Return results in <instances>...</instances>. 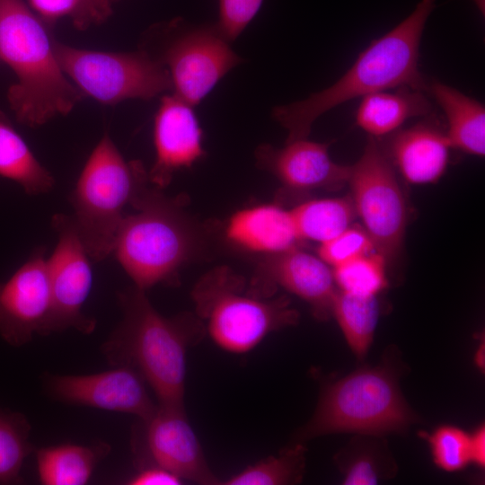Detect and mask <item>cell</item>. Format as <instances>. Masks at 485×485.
<instances>
[{
  "label": "cell",
  "instance_id": "cell-1",
  "mask_svg": "<svg viewBox=\"0 0 485 485\" xmlns=\"http://www.w3.org/2000/svg\"><path fill=\"white\" fill-rule=\"evenodd\" d=\"M435 5L436 0H420L403 21L372 41L331 86L274 107L273 119L287 131L286 143L307 138L320 116L350 100L399 87L428 92L429 83L419 70V55L422 33Z\"/></svg>",
  "mask_w": 485,
  "mask_h": 485
},
{
  "label": "cell",
  "instance_id": "cell-2",
  "mask_svg": "<svg viewBox=\"0 0 485 485\" xmlns=\"http://www.w3.org/2000/svg\"><path fill=\"white\" fill-rule=\"evenodd\" d=\"M146 292L134 286L119 293L123 317L101 350L110 365L137 371L158 404L184 407L187 353L207 335L205 327L189 313L163 316Z\"/></svg>",
  "mask_w": 485,
  "mask_h": 485
},
{
  "label": "cell",
  "instance_id": "cell-3",
  "mask_svg": "<svg viewBox=\"0 0 485 485\" xmlns=\"http://www.w3.org/2000/svg\"><path fill=\"white\" fill-rule=\"evenodd\" d=\"M407 369L398 348L390 346L376 366L324 384L313 414L291 442L304 444L335 433L385 436L408 431L419 419L400 386Z\"/></svg>",
  "mask_w": 485,
  "mask_h": 485
},
{
  "label": "cell",
  "instance_id": "cell-4",
  "mask_svg": "<svg viewBox=\"0 0 485 485\" xmlns=\"http://www.w3.org/2000/svg\"><path fill=\"white\" fill-rule=\"evenodd\" d=\"M0 61L16 75L7 97L24 125L38 127L66 115L84 96L61 69L54 41L22 0H0Z\"/></svg>",
  "mask_w": 485,
  "mask_h": 485
},
{
  "label": "cell",
  "instance_id": "cell-5",
  "mask_svg": "<svg viewBox=\"0 0 485 485\" xmlns=\"http://www.w3.org/2000/svg\"><path fill=\"white\" fill-rule=\"evenodd\" d=\"M150 184L147 172L129 204L137 212L125 215L112 251L135 287L145 291L176 281L179 269L198 243L181 200L165 197L161 189Z\"/></svg>",
  "mask_w": 485,
  "mask_h": 485
},
{
  "label": "cell",
  "instance_id": "cell-6",
  "mask_svg": "<svg viewBox=\"0 0 485 485\" xmlns=\"http://www.w3.org/2000/svg\"><path fill=\"white\" fill-rule=\"evenodd\" d=\"M191 295L206 334L228 353H248L269 334L295 325L299 319L286 296L258 295L246 289L242 278L225 267L201 278Z\"/></svg>",
  "mask_w": 485,
  "mask_h": 485
},
{
  "label": "cell",
  "instance_id": "cell-7",
  "mask_svg": "<svg viewBox=\"0 0 485 485\" xmlns=\"http://www.w3.org/2000/svg\"><path fill=\"white\" fill-rule=\"evenodd\" d=\"M146 172L140 161H126L107 133L88 157L71 203L79 236L93 261L112 253L124 208Z\"/></svg>",
  "mask_w": 485,
  "mask_h": 485
},
{
  "label": "cell",
  "instance_id": "cell-8",
  "mask_svg": "<svg viewBox=\"0 0 485 485\" xmlns=\"http://www.w3.org/2000/svg\"><path fill=\"white\" fill-rule=\"evenodd\" d=\"M54 49L66 75L83 94L101 103L150 100L172 90L166 68L144 49L131 53L104 52L57 41Z\"/></svg>",
  "mask_w": 485,
  "mask_h": 485
},
{
  "label": "cell",
  "instance_id": "cell-9",
  "mask_svg": "<svg viewBox=\"0 0 485 485\" xmlns=\"http://www.w3.org/2000/svg\"><path fill=\"white\" fill-rule=\"evenodd\" d=\"M157 32V48L143 49L166 68L173 94L193 107L242 62L216 24L175 22Z\"/></svg>",
  "mask_w": 485,
  "mask_h": 485
},
{
  "label": "cell",
  "instance_id": "cell-10",
  "mask_svg": "<svg viewBox=\"0 0 485 485\" xmlns=\"http://www.w3.org/2000/svg\"><path fill=\"white\" fill-rule=\"evenodd\" d=\"M348 184L357 215L375 250L386 263L400 255L407 225V206L394 167L375 137L368 136Z\"/></svg>",
  "mask_w": 485,
  "mask_h": 485
},
{
  "label": "cell",
  "instance_id": "cell-11",
  "mask_svg": "<svg viewBox=\"0 0 485 485\" xmlns=\"http://www.w3.org/2000/svg\"><path fill=\"white\" fill-rule=\"evenodd\" d=\"M51 224L57 234V242L47 258L51 295L48 335L71 328L91 334L96 321L83 312L93 283L90 257L72 216L56 214Z\"/></svg>",
  "mask_w": 485,
  "mask_h": 485
},
{
  "label": "cell",
  "instance_id": "cell-12",
  "mask_svg": "<svg viewBox=\"0 0 485 485\" xmlns=\"http://www.w3.org/2000/svg\"><path fill=\"white\" fill-rule=\"evenodd\" d=\"M51 295L45 249L39 248L7 280L0 282V336L21 347L35 334L48 335Z\"/></svg>",
  "mask_w": 485,
  "mask_h": 485
},
{
  "label": "cell",
  "instance_id": "cell-13",
  "mask_svg": "<svg viewBox=\"0 0 485 485\" xmlns=\"http://www.w3.org/2000/svg\"><path fill=\"white\" fill-rule=\"evenodd\" d=\"M49 396L56 401L99 410L150 418L157 408L150 398L142 375L128 366L83 375H48Z\"/></svg>",
  "mask_w": 485,
  "mask_h": 485
},
{
  "label": "cell",
  "instance_id": "cell-14",
  "mask_svg": "<svg viewBox=\"0 0 485 485\" xmlns=\"http://www.w3.org/2000/svg\"><path fill=\"white\" fill-rule=\"evenodd\" d=\"M143 424L142 465L154 464L182 481L198 484H221L205 458L201 445L185 412V407L157 404Z\"/></svg>",
  "mask_w": 485,
  "mask_h": 485
},
{
  "label": "cell",
  "instance_id": "cell-15",
  "mask_svg": "<svg viewBox=\"0 0 485 485\" xmlns=\"http://www.w3.org/2000/svg\"><path fill=\"white\" fill-rule=\"evenodd\" d=\"M278 287L305 301L316 319L326 321L331 316L338 287L332 270L321 258L298 247L266 255L250 290L258 295L271 296Z\"/></svg>",
  "mask_w": 485,
  "mask_h": 485
},
{
  "label": "cell",
  "instance_id": "cell-16",
  "mask_svg": "<svg viewBox=\"0 0 485 485\" xmlns=\"http://www.w3.org/2000/svg\"><path fill=\"white\" fill-rule=\"evenodd\" d=\"M153 135L155 160L148 179L158 189L168 186L177 171L190 167L205 154L193 106L173 93L161 99Z\"/></svg>",
  "mask_w": 485,
  "mask_h": 485
},
{
  "label": "cell",
  "instance_id": "cell-17",
  "mask_svg": "<svg viewBox=\"0 0 485 485\" xmlns=\"http://www.w3.org/2000/svg\"><path fill=\"white\" fill-rule=\"evenodd\" d=\"M329 146V143L303 138L279 148L261 145L255 155L258 166L271 172L287 189L339 190L348 184L351 166L335 163Z\"/></svg>",
  "mask_w": 485,
  "mask_h": 485
},
{
  "label": "cell",
  "instance_id": "cell-18",
  "mask_svg": "<svg viewBox=\"0 0 485 485\" xmlns=\"http://www.w3.org/2000/svg\"><path fill=\"white\" fill-rule=\"evenodd\" d=\"M450 148L445 132L425 121L397 131L384 152L408 182L427 184L445 173Z\"/></svg>",
  "mask_w": 485,
  "mask_h": 485
},
{
  "label": "cell",
  "instance_id": "cell-19",
  "mask_svg": "<svg viewBox=\"0 0 485 485\" xmlns=\"http://www.w3.org/2000/svg\"><path fill=\"white\" fill-rule=\"evenodd\" d=\"M225 234L242 249L266 255L298 247L301 242L291 211L273 204L234 213L228 221Z\"/></svg>",
  "mask_w": 485,
  "mask_h": 485
},
{
  "label": "cell",
  "instance_id": "cell-20",
  "mask_svg": "<svg viewBox=\"0 0 485 485\" xmlns=\"http://www.w3.org/2000/svg\"><path fill=\"white\" fill-rule=\"evenodd\" d=\"M444 111L446 137L451 148L483 157L485 154V109L477 100L438 81L428 84V91Z\"/></svg>",
  "mask_w": 485,
  "mask_h": 485
},
{
  "label": "cell",
  "instance_id": "cell-21",
  "mask_svg": "<svg viewBox=\"0 0 485 485\" xmlns=\"http://www.w3.org/2000/svg\"><path fill=\"white\" fill-rule=\"evenodd\" d=\"M425 93L399 87L393 93L381 91L364 96L357 110V124L374 137L392 133L407 119L431 112L432 105Z\"/></svg>",
  "mask_w": 485,
  "mask_h": 485
},
{
  "label": "cell",
  "instance_id": "cell-22",
  "mask_svg": "<svg viewBox=\"0 0 485 485\" xmlns=\"http://www.w3.org/2000/svg\"><path fill=\"white\" fill-rule=\"evenodd\" d=\"M345 485H373L393 478L398 470L384 436L355 434L334 456Z\"/></svg>",
  "mask_w": 485,
  "mask_h": 485
},
{
  "label": "cell",
  "instance_id": "cell-23",
  "mask_svg": "<svg viewBox=\"0 0 485 485\" xmlns=\"http://www.w3.org/2000/svg\"><path fill=\"white\" fill-rule=\"evenodd\" d=\"M110 449L103 441L90 445L65 444L40 448L36 452L40 481L44 485L86 484Z\"/></svg>",
  "mask_w": 485,
  "mask_h": 485
},
{
  "label": "cell",
  "instance_id": "cell-24",
  "mask_svg": "<svg viewBox=\"0 0 485 485\" xmlns=\"http://www.w3.org/2000/svg\"><path fill=\"white\" fill-rule=\"evenodd\" d=\"M0 175L18 183L30 195L50 191L55 181L0 112Z\"/></svg>",
  "mask_w": 485,
  "mask_h": 485
},
{
  "label": "cell",
  "instance_id": "cell-25",
  "mask_svg": "<svg viewBox=\"0 0 485 485\" xmlns=\"http://www.w3.org/2000/svg\"><path fill=\"white\" fill-rule=\"evenodd\" d=\"M290 211L300 240L320 243L348 228L357 216L350 197L308 200Z\"/></svg>",
  "mask_w": 485,
  "mask_h": 485
},
{
  "label": "cell",
  "instance_id": "cell-26",
  "mask_svg": "<svg viewBox=\"0 0 485 485\" xmlns=\"http://www.w3.org/2000/svg\"><path fill=\"white\" fill-rule=\"evenodd\" d=\"M380 315L376 295H360L338 288L331 306L334 316L352 352L364 359L372 345Z\"/></svg>",
  "mask_w": 485,
  "mask_h": 485
},
{
  "label": "cell",
  "instance_id": "cell-27",
  "mask_svg": "<svg viewBox=\"0 0 485 485\" xmlns=\"http://www.w3.org/2000/svg\"><path fill=\"white\" fill-rule=\"evenodd\" d=\"M304 444L291 442L278 454L244 468L221 482L224 485H289L302 481L306 465Z\"/></svg>",
  "mask_w": 485,
  "mask_h": 485
},
{
  "label": "cell",
  "instance_id": "cell-28",
  "mask_svg": "<svg viewBox=\"0 0 485 485\" xmlns=\"http://www.w3.org/2000/svg\"><path fill=\"white\" fill-rule=\"evenodd\" d=\"M28 419L21 412L0 407V484L22 481L21 470L33 451Z\"/></svg>",
  "mask_w": 485,
  "mask_h": 485
},
{
  "label": "cell",
  "instance_id": "cell-29",
  "mask_svg": "<svg viewBox=\"0 0 485 485\" xmlns=\"http://www.w3.org/2000/svg\"><path fill=\"white\" fill-rule=\"evenodd\" d=\"M385 264L384 258L374 251L333 267V278L341 291L377 295L388 286Z\"/></svg>",
  "mask_w": 485,
  "mask_h": 485
},
{
  "label": "cell",
  "instance_id": "cell-30",
  "mask_svg": "<svg viewBox=\"0 0 485 485\" xmlns=\"http://www.w3.org/2000/svg\"><path fill=\"white\" fill-rule=\"evenodd\" d=\"M426 438L434 463L444 471H460L471 463L470 433L462 428L443 425L427 435Z\"/></svg>",
  "mask_w": 485,
  "mask_h": 485
},
{
  "label": "cell",
  "instance_id": "cell-31",
  "mask_svg": "<svg viewBox=\"0 0 485 485\" xmlns=\"http://www.w3.org/2000/svg\"><path fill=\"white\" fill-rule=\"evenodd\" d=\"M33 8L46 20L71 16L76 27L85 29L103 19L108 13L106 0H30Z\"/></svg>",
  "mask_w": 485,
  "mask_h": 485
},
{
  "label": "cell",
  "instance_id": "cell-32",
  "mask_svg": "<svg viewBox=\"0 0 485 485\" xmlns=\"http://www.w3.org/2000/svg\"><path fill=\"white\" fill-rule=\"evenodd\" d=\"M375 251L365 229L349 226L332 239L320 243L319 258L332 267Z\"/></svg>",
  "mask_w": 485,
  "mask_h": 485
},
{
  "label": "cell",
  "instance_id": "cell-33",
  "mask_svg": "<svg viewBox=\"0 0 485 485\" xmlns=\"http://www.w3.org/2000/svg\"><path fill=\"white\" fill-rule=\"evenodd\" d=\"M263 0H218L219 17L216 23L221 34L233 41L259 12Z\"/></svg>",
  "mask_w": 485,
  "mask_h": 485
},
{
  "label": "cell",
  "instance_id": "cell-34",
  "mask_svg": "<svg viewBox=\"0 0 485 485\" xmlns=\"http://www.w3.org/2000/svg\"><path fill=\"white\" fill-rule=\"evenodd\" d=\"M182 480L169 472L154 464L142 465L139 472L128 482L130 485H178Z\"/></svg>",
  "mask_w": 485,
  "mask_h": 485
},
{
  "label": "cell",
  "instance_id": "cell-35",
  "mask_svg": "<svg viewBox=\"0 0 485 485\" xmlns=\"http://www.w3.org/2000/svg\"><path fill=\"white\" fill-rule=\"evenodd\" d=\"M471 437V463H474L481 468L485 465V428L480 425L470 433Z\"/></svg>",
  "mask_w": 485,
  "mask_h": 485
},
{
  "label": "cell",
  "instance_id": "cell-36",
  "mask_svg": "<svg viewBox=\"0 0 485 485\" xmlns=\"http://www.w3.org/2000/svg\"><path fill=\"white\" fill-rule=\"evenodd\" d=\"M479 10L484 14V0H473Z\"/></svg>",
  "mask_w": 485,
  "mask_h": 485
}]
</instances>
